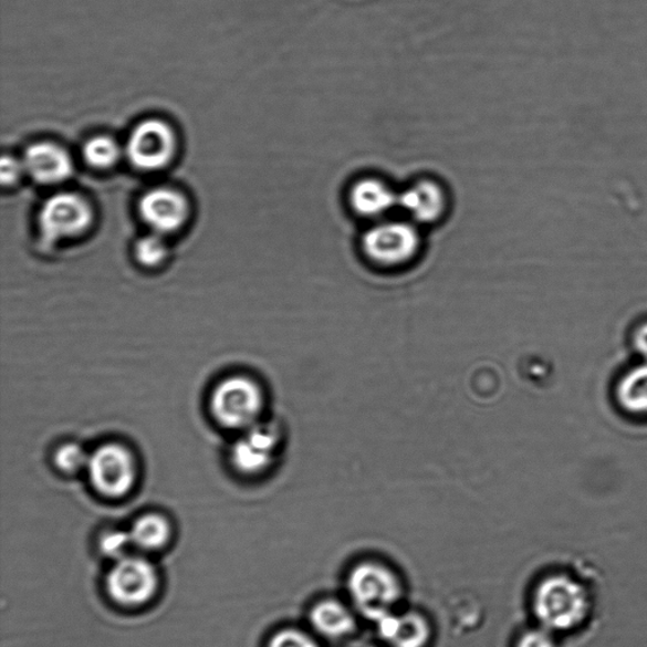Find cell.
<instances>
[{"label": "cell", "mask_w": 647, "mask_h": 647, "mask_svg": "<svg viewBox=\"0 0 647 647\" xmlns=\"http://www.w3.org/2000/svg\"><path fill=\"white\" fill-rule=\"evenodd\" d=\"M93 220L88 204L73 192L53 195L40 212V228L44 241L53 244L85 232Z\"/></svg>", "instance_id": "52a82bcc"}, {"label": "cell", "mask_w": 647, "mask_h": 647, "mask_svg": "<svg viewBox=\"0 0 647 647\" xmlns=\"http://www.w3.org/2000/svg\"><path fill=\"white\" fill-rule=\"evenodd\" d=\"M419 230L410 221H379L362 238V250L378 268L398 269L410 263L420 250Z\"/></svg>", "instance_id": "277c9868"}, {"label": "cell", "mask_w": 647, "mask_h": 647, "mask_svg": "<svg viewBox=\"0 0 647 647\" xmlns=\"http://www.w3.org/2000/svg\"><path fill=\"white\" fill-rule=\"evenodd\" d=\"M375 623L380 639L393 647H425L430 640V626L420 614L388 613Z\"/></svg>", "instance_id": "4fadbf2b"}, {"label": "cell", "mask_w": 647, "mask_h": 647, "mask_svg": "<svg viewBox=\"0 0 647 647\" xmlns=\"http://www.w3.org/2000/svg\"><path fill=\"white\" fill-rule=\"evenodd\" d=\"M167 255V246L161 234L154 233L140 238L136 246L137 260L146 268L163 263Z\"/></svg>", "instance_id": "d6986e66"}, {"label": "cell", "mask_w": 647, "mask_h": 647, "mask_svg": "<svg viewBox=\"0 0 647 647\" xmlns=\"http://www.w3.org/2000/svg\"><path fill=\"white\" fill-rule=\"evenodd\" d=\"M88 458L85 450L77 445H65L55 455V465L61 472L74 474L87 468Z\"/></svg>", "instance_id": "ffe728a7"}, {"label": "cell", "mask_w": 647, "mask_h": 647, "mask_svg": "<svg viewBox=\"0 0 647 647\" xmlns=\"http://www.w3.org/2000/svg\"><path fill=\"white\" fill-rule=\"evenodd\" d=\"M86 472L97 492L105 498L119 499L135 486L137 465L127 448L105 445L88 458Z\"/></svg>", "instance_id": "5b68a950"}, {"label": "cell", "mask_w": 647, "mask_h": 647, "mask_svg": "<svg viewBox=\"0 0 647 647\" xmlns=\"http://www.w3.org/2000/svg\"><path fill=\"white\" fill-rule=\"evenodd\" d=\"M516 647H561V645L556 640V634L549 632L543 626H539L522 633L518 639Z\"/></svg>", "instance_id": "7402d4cb"}, {"label": "cell", "mask_w": 647, "mask_h": 647, "mask_svg": "<svg viewBox=\"0 0 647 647\" xmlns=\"http://www.w3.org/2000/svg\"><path fill=\"white\" fill-rule=\"evenodd\" d=\"M398 208L415 223H434L447 209L446 192L439 184L421 180L398 194Z\"/></svg>", "instance_id": "7c38bea8"}, {"label": "cell", "mask_w": 647, "mask_h": 647, "mask_svg": "<svg viewBox=\"0 0 647 647\" xmlns=\"http://www.w3.org/2000/svg\"><path fill=\"white\" fill-rule=\"evenodd\" d=\"M85 161L94 168H108L118 161L121 149L113 138L97 136L86 142L83 149Z\"/></svg>", "instance_id": "ac0fdd59"}, {"label": "cell", "mask_w": 647, "mask_h": 647, "mask_svg": "<svg viewBox=\"0 0 647 647\" xmlns=\"http://www.w3.org/2000/svg\"><path fill=\"white\" fill-rule=\"evenodd\" d=\"M269 647H319L312 636L299 630H282L274 635Z\"/></svg>", "instance_id": "603a6c76"}, {"label": "cell", "mask_w": 647, "mask_h": 647, "mask_svg": "<svg viewBox=\"0 0 647 647\" xmlns=\"http://www.w3.org/2000/svg\"><path fill=\"white\" fill-rule=\"evenodd\" d=\"M24 171L23 163L17 161L12 156H4L2 159V181L4 185H12L20 179Z\"/></svg>", "instance_id": "cb8c5ba5"}, {"label": "cell", "mask_w": 647, "mask_h": 647, "mask_svg": "<svg viewBox=\"0 0 647 647\" xmlns=\"http://www.w3.org/2000/svg\"><path fill=\"white\" fill-rule=\"evenodd\" d=\"M617 400L628 414L647 416V361L619 380Z\"/></svg>", "instance_id": "e0dca14e"}, {"label": "cell", "mask_w": 647, "mask_h": 647, "mask_svg": "<svg viewBox=\"0 0 647 647\" xmlns=\"http://www.w3.org/2000/svg\"><path fill=\"white\" fill-rule=\"evenodd\" d=\"M595 611L588 583L577 574L556 572L539 582L533 613L540 626L556 635H570L586 626Z\"/></svg>", "instance_id": "6da1fadb"}, {"label": "cell", "mask_w": 647, "mask_h": 647, "mask_svg": "<svg viewBox=\"0 0 647 647\" xmlns=\"http://www.w3.org/2000/svg\"><path fill=\"white\" fill-rule=\"evenodd\" d=\"M129 163L142 171L164 168L175 153V136L166 123L147 119L133 129L126 146Z\"/></svg>", "instance_id": "ba28073f"}, {"label": "cell", "mask_w": 647, "mask_h": 647, "mask_svg": "<svg viewBox=\"0 0 647 647\" xmlns=\"http://www.w3.org/2000/svg\"><path fill=\"white\" fill-rule=\"evenodd\" d=\"M133 545L145 552L158 551L171 538L170 522L158 513H146L129 530Z\"/></svg>", "instance_id": "2e32d148"}, {"label": "cell", "mask_w": 647, "mask_h": 647, "mask_svg": "<svg viewBox=\"0 0 647 647\" xmlns=\"http://www.w3.org/2000/svg\"><path fill=\"white\" fill-rule=\"evenodd\" d=\"M279 445L278 430L269 424L257 422L236 442L232 460L243 473H259L272 463Z\"/></svg>", "instance_id": "30bf717a"}, {"label": "cell", "mask_w": 647, "mask_h": 647, "mask_svg": "<svg viewBox=\"0 0 647 647\" xmlns=\"http://www.w3.org/2000/svg\"><path fill=\"white\" fill-rule=\"evenodd\" d=\"M347 588L353 604L372 622L393 613L404 592L400 580L392 570L372 562L353 568Z\"/></svg>", "instance_id": "7a4b0ae2"}, {"label": "cell", "mask_w": 647, "mask_h": 647, "mask_svg": "<svg viewBox=\"0 0 647 647\" xmlns=\"http://www.w3.org/2000/svg\"><path fill=\"white\" fill-rule=\"evenodd\" d=\"M131 547L135 545H133L129 531L111 530L101 538L103 554L114 557L115 562L127 556Z\"/></svg>", "instance_id": "44dd1931"}, {"label": "cell", "mask_w": 647, "mask_h": 647, "mask_svg": "<svg viewBox=\"0 0 647 647\" xmlns=\"http://www.w3.org/2000/svg\"><path fill=\"white\" fill-rule=\"evenodd\" d=\"M314 630L327 639H343L356 630V618L342 602L325 599L319 602L310 613Z\"/></svg>", "instance_id": "9a60e30c"}, {"label": "cell", "mask_w": 647, "mask_h": 647, "mask_svg": "<svg viewBox=\"0 0 647 647\" xmlns=\"http://www.w3.org/2000/svg\"><path fill=\"white\" fill-rule=\"evenodd\" d=\"M349 200L354 211L371 219L383 218L398 207V194L392 186L375 177H367L354 184Z\"/></svg>", "instance_id": "5bb4252c"}, {"label": "cell", "mask_w": 647, "mask_h": 647, "mask_svg": "<svg viewBox=\"0 0 647 647\" xmlns=\"http://www.w3.org/2000/svg\"><path fill=\"white\" fill-rule=\"evenodd\" d=\"M636 351L647 361V323L641 325L634 335Z\"/></svg>", "instance_id": "d4e9b609"}, {"label": "cell", "mask_w": 647, "mask_h": 647, "mask_svg": "<svg viewBox=\"0 0 647 647\" xmlns=\"http://www.w3.org/2000/svg\"><path fill=\"white\" fill-rule=\"evenodd\" d=\"M139 212L155 233L164 236L182 227L189 207L180 192L161 188L150 190L142 198Z\"/></svg>", "instance_id": "9c48e42d"}, {"label": "cell", "mask_w": 647, "mask_h": 647, "mask_svg": "<svg viewBox=\"0 0 647 647\" xmlns=\"http://www.w3.org/2000/svg\"><path fill=\"white\" fill-rule=\"evenodd\" d=\"M111 597L123 606H142L158 588L155 565L145 557L127 555L115 562L106 578Z\"/></svg>", "instance_id": "8992f818"}, {"label": "cell", "mask_w": 647, "mask_h": 647, "mask_svg": "<svg viewBox=\"0 0 647 647\" xmlns=\"http://www.w3.org/2000/svg\"><path fill=\"white\" fill-rule=\"evenodd\" d=\"M264 397L253 379L234 376L221 380L210 398V410L221 427L248 430L260 421Z\"/></svg>", "instance_id": "3957f363"}, {"label": "cell", "mask_w": 647, "mask_h": 647, "mask_svg": "<svg viewBox=\"0 0 647 647\" xmlns=\"http://www.w3.org/2000/svg\"><path fill=\"white\" fill-rule=\"evenodd\" d=\"M22 163L24 173L42 185H55L67 180L74 167L66 150L49 142L27 148Z\"/></svg>", "instance_id": "8fae6325"}]
</instances>
